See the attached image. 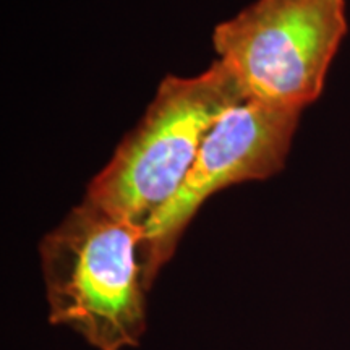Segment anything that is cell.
<instances>
[{"mask_svg": "<svg viewBox=\"0 0 350 350\" xmlns=\"http://www.w3.org/2000/svg\"><path fill=\"white\" fill-rule=\"evenodd\" d=\"M49 321L98 350L138 347L146 331L143 227L83 198L44 235Z\"/></svg>", "mask_w": 350, "mask_h": 350, "instance_id": "obj_1", "label": "cell"}, {"mask_svg": "<svg viewBox=\"0 0 350 350\" xmlns=\"http://www.w3.org/2000/svg\"><path fill=\"white\" fill-rule=\"evenodd\" d=\"M301 111L245 99L209 131L180 188L143 229V262L151 287L183 230L209 196L222 188L279 174Z\"/></svg>", "mask_w": 350, "mask_h": 350, "instance_id": "obj_4", "label": "cell"}, {"mask_svg": "<svg viewBox=\"0 0 350 350\" xmlns=\"http://www.w3.org/2000/svg\"><path fill=\"white\" fill-rule=\"evenodd\" d=\"M347 29L345 0H256L214 28L213 46L245 99L304 111Z\"/></svg>", "mask_w": 350, "mask_h": 350, "instance_id": "obj_3", "label": "cell"}, {"mask_svg": "<svg viewBox=\"0 0 350 350\" xmlns=\"http://www.w3.org/2000/svg\"><path fill=\"white\" fill-rule=\"evenodd\" d=\"M242 100L219 60L198 75H167L85 196L144 229L180 188L216 122Z\"/></svg>", "mask_w": 350, "mask_h": 350, "instance_id": "obj_2", "label": "cell"}]
</instances>
